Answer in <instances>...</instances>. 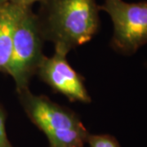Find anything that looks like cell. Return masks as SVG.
<instances>
[{"instance_id":"cell-8","label":"cell","mask_w":147,"mask_h":147,"mask_svg":"<svg viewBox=\"0 0 147 147\" xmlns=\"http://www.w3.org/2000/svg\"><path fill=\"white\" fill-rule=\"evenodd\" d=\"M5 122V114L0 108V147H13L7 135Z\"/></svg>"},{"instance_id":"cell-5","label":"cell","mask_w":147,"mask_h":147,"mask_svg":"<svg viewBox=\"0 0 147 147\" xmlns=\"http://www.w3.org/2000/svg\"><path fill=\"white\" fill-rule=\"evenodd\" d=\"M68 53L62 47L55 46L52 57H42L36 74L53 91L65 96L71 102L90 103L92 100L84 78L68 62Z\"/></svg>"},{"instance_id":"cell-7","label":"cell","mask_w":147,"mask_h":147,"mask_svg":"<svg viewBox=\"0 0 147 147\" xmlns=\"http://www.w3.org/2000/svg\"><path fill=\"white\" fill-rule=\"evenodd\" d=\"M87 144L89 147H121L117 138L110 134H88Z\"/></svg>"},{"instance_id":"cell-6","label":"cell","mask_w":147,"mask_h":147,"mask_svg":"<svg viewBox=\"0 0 147 147\" xmlns=\"http://www.w3.org/2000/svg\"><path fill=\"white\" fill-rule=\"evenodd\" d=\"M25 7L7 2L0 6V71L7 74L13 35L17 21Z\"/></svg>"},{"instance_id":"cell-11","label":"cell","mask_w":147,"mask_h":147,"mask_svg":"<svg viewBox=\"0 0 147 147\" xmlns=\"http://www.w3.org/2000/svg\"><path fill=\"white\" fill-rule=\"evenodd\" d=\"M146 68H147V61L146 62Z\"/></svg>"},{"instance_id":"cell-3","label":"cell","mask_w":147,"mask_h":147,"mask_svg":"<svg viewBox=\"0 0 147 147\" xmlns=\"http://www.w3.org/2000/svg\"><path fill=\"white\" fill-rule=\"evenodd\" d=\"M43 38L38 16L25 7L17 21L7 74L14 79L17 92L29 88L32 77L42 61Z\"/></svg>"},{"instance_id":"cell-2","label":"cell","mask_w":147,"mask_h":147,"mask_svg":"<svg viewBox=\"0 0 147 147\" xmlns=\"http://www.w3.org/2000/svg\"><path fill=\"white\" fill-rule=\"evenodd\" d=\"M27 117L47 137L49 147H84L89 134L79 116L29 88L18 92Z\"/></svg>"},{"instance_id":"cell-9","label":"cell","mask_w":147,"mask_h":147,"mask_svg":"<svg viewBox=\"0 0 147 147\" xmlns=\"http://www.w3.org/2000/svg\"><path fill=\"white\" fill-rule=\"evenodd\" d=\"M45 0H9V2L15 3L16 5L21 6L23 7H31L32 4H34V3L39 2L42 3V2H44Z\"/></svg>"},{"instance_id":"cell-4","label":"cell","mask_w":147,"mask_h":147,"mask_svg":"<svg viewBox=\"0 0 147 147\" xmlns=\"http://www.w3.org/2000/svg\"><path fill=\"white\" fill-rule=\"evenodd\" d=\"M99 9L105 11L113 23L110 45L115 52L130 57L147 44V1L105 0Z\"/></svg>"},{"instance_id":"cell-10","label":"cell","mask_w":147,"mask_h":147,"mask_svg":"<svg viewBox=\"0 0 147 147\" xmlns=\"http://www.w3.org/2000/svg\"><path fill=\"white\" fill-rule=\"evenodd\" d=\"M7 2H9V0H0V6L3 5V3H5Z\"/></svg>"},{"instance_id":"cell-1","label":"cell","mask_w":147,"mask_h":147,"mask_svg":"<svg viewBox=\"0 0 147 147\" xmlns=\"http://www.w3.org/2000/svg\"><path fill=\"white\" fill-rule=\"evenodd\" d=\"M96 0H45L38 16L45 41L69 52L87 43L100 26Z\"/></svg>"}]
</instances>
